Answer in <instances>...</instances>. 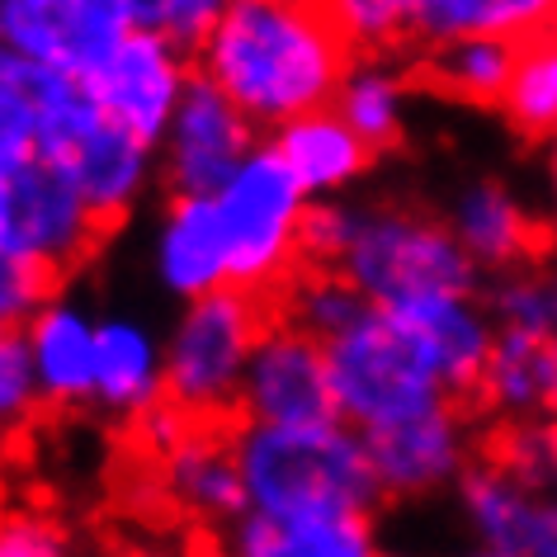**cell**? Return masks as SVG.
I'll list each match as a JSON object with an SVG mask.
<instances>
[{
    "label": "cell",
    "instance_id": "1",
    "mask_svg": "<svg viewBox=\"0 0 557 557\" xmlns=\"http://www.w3.org/2000/svg\"><path fill=\"white\" fill-rule=\"evenodd\" d=\"M355 48L312 0H232L194 48V72L246 109L260 133L336 104Z\"/></svg>",
    "mask_w": 557,
    "mask_h": 557
},
{
    "label": "cell",
    "instance_id": "2",
    "mask_svg": "<svg viewBox=\"0 0 557 557\" xmlns=\"http://www.w3.org/2000/svg\"><path fill=\"white\" fill-rule=\"evenodd\" d=\"M232 449L242 463L250 510H379V500H387L379 472H373L364 430H355L341 416L308 425L242 421L232 430Z\"/></svg>",
    "mask_w": 557,
    "mask_h": 557
},
{
    "label": "cell",
    "instance_id": "3",
    "mask_svg": "<svg viewBox=\"0 0 557 557\" xmlns=\"http://www.w3.org/2000/svg\"><path fill=\"white\" fill-rule=\"evenodd\" d=\"M38 151L58 161L104 227L133 218L161 185V151L95 100L81 76L44 72L38 90Z\"/></svg>",
    "mask_w": 557,
    "mask_h": 557
},
{
    "label": "cell",
    "instance_id": "4",
    "mask_svg": "<svg viewBox=\"0 0 557 557\" xmlns=\"http://www.w3.org/2000/svg\"><path fill=\"white\" fill-rule=\"evenodd\" d=\"M331 270H341L373 308L425 294H482V270L454 227L411 203H355V222Z\"/></svg>",
    "mask_w": 557,
    "mask_h": 557
},
{
    "label": "cell",
    "instance_id": "5",
    "mask_svg": "<svg viewBox=\"0 0 557 557\" xmlns=\"http://www.w3.org/2000/svg\"><path fill=\"white\" fill-rule=\"evenodd\" d=\"M326 359L341 421H350L364 435L411 421L421 411H435L444 401H458L444 387L435 359L401 326V317L373 308V302L326 341Z\"/></svg>",
    "mask_w": 557,
    "mask_h": 557
},
{
    "label": "cell",
    "instance_id": "6",
    "mask_svg": "<svg viewBox=\"0 0 557 557\" xmlns=\"http://www.w3.org/2000/svg\"><path fill=\"white\" fill-rule=\"evenodd\" d=\"M264 326V298L236 284L180 302L175 326L165 331V401H175L194 421L222 425L242 407L246 364Z\"/></svg>",
    "mask_w": 557,
    "mask_h": 557
},
{
    "label": "cell",
    "instance_id": "7",
    "mask_svg": "<svg viewBox=\"0 0 557 557\" xmlns=\"http://www.w3.org/2000/svg\"><path fill=\"white\" fill-rule=\"evenodd\" d=\"M222 227L232 246V284L270 298L302 264V227H308L312 194L288 171L274 143H260L236 171L213 189Z\"/></svg>",
    "mask_w": 557,
    "mask_h": 557
},
{
    "label": "cell",
    "instance_id": "8",
    "mask_svg": "<svg viewBox=\"0 0 557 557\" xmlns=\"http://www.w3.org/2000/svg\"><path fill=\"white\" fill-rule=\"evenodd\" d=\"M104 236V218L86 203L76 180L48 161L44 151L24 157L0 185V246L52 284L76 274L95 256Z\"/></svg>",
    "mask_w": 557,
    "mask_h": 557
},
{
    "label": "cell",
    "instance_id": "9",
    "mask_svg": "<svg viewBox=\"0 0 557 557\" xmlns=\"http://www.w3.org/2000/svg\"><path fill=\"white\" fill-rule=\"evenodd\" d=\"M236 411H242V421L260 425H308L341 416L326 341L288 322V317H270V326L260 331L256 350H250Z\"/></svg>",
    "mask_w": 557,
    "mask_h": 557
},
{
    "label": "cell",
    "instance_id": "10",
    "mask_svg": "<svg viewBox=\"0 0 557 557\" xmlns=\"http://www.w3.org/2000/svg\"><path fill=\"white\" fill-rule=\"evenodd\" d=\"M133 29L128 0H0V34L52 76L86 81Z\"/></svg>",
    "mask_w": 557,
    "mask_h": 557
},
{
    "label": "cell",
    "instance_id": "11",
    "mask_svg": "<svg viewBox=\"0 0 557 557\" xmlns=\"http://www.w3.org/2000/svg\"><path fill=\"white\" fill-rule=\"evenodd\" d=\"M260 147V128L213 81L194 72L185 100L157 137L165 194H213Z\"/></svg>",
    "mask_w": 557,
    "mask_h": 557
},
{
    "label": "cell",
    "instance_id": "12",
    "mask_svg": "<svg viewBox=\"0 0 557 557\" xmlns=\"http://www.w3.org/2000/svg\"><path fill=\"white\" fill-rule=\"evenodd\" d=\"M189 81H194V48L175 44V38L161 29L137 24L86 76V86L119 123H128V128H137L143 137L157 143L165 133V123H171V114L180 109V100H185Z\"/></svg>",
    "mask_w": 557,
    "mask_h": 557
},
{
    "label": "cell",
    "instance_id": "13",
    "mask_svg": "<svg viewBox=\"0 0 557 557\" xmlns=\"http://www.w3.org/2000/svg\"><path fill=\"white\" fill-rule=\"evenodd\" d=\"M472 548L486 557H557V492H539L524 478L486 458L458 478Z\"/></svg>",
    "mask_w": 557,
    "mask_h": 557
},
{
    "label": "cell",
    "instance_id": "14",
    "mask_svg": "<svg viewBox=\"0 0 557 557\" xmlns=\"http://www.w3.org/2000/svg\"><path fill=\"white\" fill-rule=\"evenodd\" d=\"M364 440L383 496L393 500L449 492L472 468V430L458 411V401H444V407L421 411L411 421L369 430Z\"/></svg>",
    "mask_w": 557,
    "mask_h": 557
},
{
    "label": "cell",
    "instance_id": "15",
    "mask_svg": "<svg viewBox=\"0 0 557 557\" xmlns=\"http://www.w3.org/2000/svg\"><path fill=\"white\" fill-rule=\"evenodd\" d=\"M151 274L175 302L232 284V246L213 194H171L151 232Z\"/></svg>",
    "mask_w": 557,
    "mask_h": 557
},
{
    "label": "cell",
    "instance_id": "16",
    "mask_svg": "<svg viewBox=\"0 0 557 557\" xmlns=\"http://www.w3.org/2000/svg\"><path fill=\"white\" fill-rule=\"evenodd\" d=\"M24 341L34 355L38 393L52 411H86L95 397V350H100V317L76 294H48L24 317Z\"/></svg>",
    "mask_w": 557,
    "mask_h": 557
},
{
    "label": "cell",
    "instance_id": "17",
    "mask_svg": "<svg viewBox=\"0 0 557 557\" xmlns=\"http://www.w3.org/2000/svg\"><path fill=\"white\" fill-rule=\"evenodd\" d=\"M157 463L161 500L189 524L203 529H227L246 510V482L236 463L232 435H218V425L199 421L180 444H171Z\"/></svg>",
    "mask_w": 557,
    "mask_h": 557
},
{
    "label": "cell",
    "instance_id": "18",
    "mask_svg": "<svg viewBox=\"0 0 557 557\" xmlns=\"http://www.w3.org/2000/svg\"><path fill=\"white\" fill-rule=\"evenodd\" d=\"M387 312L401 317V326L421 341V350L435 359L444 387L458 401L478 397L486 359H492V345H496V317L482 294H425V298L397 302Z\"/></svg>",
    "mask_w": 557,
    "mask_h": 557
},
{
    "label": "cell",
    "instance_id": "19",
    "mask_svg": "<svg viewBox=\"0 0 557 557\" xmlns=\"http://www.w3.org/2000/svg\"><path fill=\"white\" fill-rule=\"evenodd\" d=\"M165 401V336L123 312L100 317V350H95V397L90 411L119 425Z\"/></svg>",
    "mask_w": 557,
    "mask_h": 557
},
{
    "label": "cell",
    "instance_id": "20",
    "mask_svg": "<svg viewBox=\"0 0 557 557\" xmlns=\"http://www.w3.org/2000/svg\"><path fill=\"white\" fill-rule=\"evenodd\" d=\"M227 548L242 557H369L379 553L373 510L264 515L242 510L227 524Z\"/></svg>",
    "mask_w": 557,
    "mask_h": 557
},
{
    "label": "cell",
    "instance_id": "21",
    "mask_svg": "<svg viewBox=\"0 0 557 557\" xmlns=\"http://www.w3.org/2000/svg\"><path fill=\"white\" fill-rule=\"evenodd\" d=\"M444 222L454 227L468 256L478 260L482 274H506L515 264L534 260L539 222L520 194L496 175H478L468 185H458L449 208H444Z\"/></svg>",
    "mask_w": 557,
    "mask_h": 557
},
{
    "label": "cell",
    "instance_id": "22",
    "mask_svg": "<svg viewBox=\"0 0 557 557\" xmlns=\"http://www.w3.org/2000/svg\"><path fill=\"white\" fill-rule=\"evenodd\" d=\"M270 143L278 147V157L288 161V171L302 180V189L312 199H341V194H350L373 171V161H379V147H369L345 123L336 104H322V109L288 119L284 128L270 133Z\"/></svg>",
    "mask_w": 557,
    "mask_h": 557
},
{
    "label": "cell",
    "instance_id": "23",
    "mask_svg": "<svg viewBox=\"0 0 557 557\" xmlns=\"http://www.w3.org/2000/svg\"><path fill=\"white\" fill-rule=\"evenodd\" d=\"M557 24V0H407V48L435 52L454 38H534Z\"/></svg>",
    "mask_w": 557,
    "mask_h": 557
},
{
    "label": "cell",
    "instance_id": "24",
    "mask_svg": "<svg viewBox=\"0 0 557 557\" xmlns=\"http://www.w3.org/2000/svg\"><path fill=\"white\" fill-rule=\"evenodd\" d=\"M482 407L500 421H529V416H557V364H553V336L534 331L496 326V345L486 359Z\"/></svg>",
    "mask_w": 557,
    "mask_h": 557
},
{
    "label": "cell",
    "instance_id": "25",
    "mask_svg": "<svg viewBox=\"0 0 557 557\" xmlns=\"http://www.w3.org/2000/svg\"><path fill=\"white\" fill-rule=\"evenodd\" d=\"M411 76L393 62V52H355L350 72L336 90V109L369 147H397L407 137Z\"/></svg>",
    "mask_w": 557,
    "mask_h": 557
},
{
    "label": "cell",
    "instance_id": "26",
    "mask_svg": "<svg viewBox=\"0 0 557 557\" xmlns=\"http://www.w3.org/2000/svg\"><path fill=\"white\" fill-rule=\"evenodd\" d=\"M515 58H520L515 38L478 34V38H454V44L425 52V72L435 81V90L458 104H496L500 109Z\"/></svg>",
    "mask_w": 557,
    "mask_h": 557
},
{
    "label": "cell",
    "instance_id": "27",
    "mask_svg": "<svg viewBox=\"0 0 557 557\" xmlns=\"http://www.w3.org/2000/svg\"><path fill=\"white\" fill-rule=\"evenodd\" d=\"M500 114L524 137H557V24L520 44L510 86L500 95Z\"/></svg>",
    "mask_w": 557,
    "mask_h": 557
},
{
    "label": "cell",
    "instance_id": "28",
    "mask_svg": "<svg viewBox=\"0 0 557 557\" xmlns=\"http://www.w3.org/2000/svg\"><path fill=\"white\" fill-rule=\"evenodd\" d=\"M364 308H369V298L341 270H326V264H302L278 288V317H288V322H298L302 331H312L322 341L345 331Z\"/></svg>",
    "mask_w": 557,
    "mask_h": 557
},
{
    "label": "cell",
    "instance_id": "29",
    "mask_svg": "<svg viewBox=\"0 0 557 557\" xmlns=\"http://www.w3.org/2000/svg\"><path fill=\"white\" fill-rule=\"evenodd\" d=\"M486 308H492L496 326L557 336V264L524 260L515 270L496 274L492 288H486Z\"/></svg>",
    "mask_w": 557,
    "mask_h": 557
},
{
    "label": "cell",
    "instance_id": "30",
    "mask_svg": "<svg viewBox=\"0 0 557 557\" xmlns=\"http://www.w3.org/2000/svg\"><path fill=\"white\" fill-rule=\"evenodd\" d=\"M38 407H44V393H38L24 326H0V440L29 430Z\"/></svg>",
    "mask_w": 557,
    "mask_h": 557
},
{
    "label": "cell",
    "instance_id": "31",
    "mask_svg": "<svg viewBox=\"0 0 557 557\" xmlns=\"http://www.w3.org/2000/svg\"><path fill=\"white\" fill-rule=\"evenodd\" d=\"M355 52H393L407 44V0H322Z\"/></svg>",
    "mask_w": 557,
    "mask_h": 557
},
{
    "label": "cell",
    "instance_id": "32",
    "mask_svg": "<svg viewBox=\"0 0 557 557\" xmlns=\"http://www.w3.org/2000/svg\"><path fill=\"white\" fill-rule=\"evenodd\" d=\"M496 458L515 478H524L539 492H557V416H529L515 421L500 440Z\"/></svg>",
    "mask_w": 557,
    "mask_h": 557
},
{
    "label": "cell",
    "instance_id": "33",
    "mask_svg": "<svg viewBox=\"0 0 557 557\" xmlns=\"http://www.w3.org/2000/svg\"><path fill=\"white\" fill-rule=\"evenodd\" d=\"M72 548L62 520L34 506H10L0 510V557H62Z\"/></svg>",
    "mask_w": 557,
    "mask_h": 557
},
{
    "label": "cell",
    "instance_id": "34",
    "mask_svg": "<svg viewBox=\"0 0 557 557\" xmlns=\"http://www.w3.org/2000/svg\"><path fill=\"white\" fill-rule=\"evenodd\" d=\"M48 294H52V278L0 246V326H24V317Z\"/></svg>",
    "mask_w": 557,
    "mask_h": 557
},
{
    "label": "cell",
    "instance_id": "35",
    "mask_svg": "<svg viewBox=\"0 0 557 557\" xmlns=\"http://www.w3.org/2000/svg\"><path fill=\"white\" fill-rule=\"evenodd\" d=\"M232 0H157L147 29L171 34L175 44H185V48H199V38L222 20V10Z\"/></svg>",
    "mask_w": 557,
    "mask_h": 557
},
{
    "label": "cell",
    "instance_id": "36",
    "mask_svg": "<svg viewBox=\"0 0 557 557\" xmlns=\"http://www.w3.org/2000/svg\"><path fill=\"white\" fill-rule=\"evenodd\" d=\"M548 236L557 246V137H548Z\"/></svg>",
    "mask_w": 557,
    "mask_h": 557
},
{
    "label": "cell",
    "instance_id": "37",
    "mask_svg": "<svg viewBox=\"0 0 557 557\" xmlns=\"http://www.w3.org/2000/svg\"><path fill=\"white\" fill-rule=\"evenodd\" d=\"M553 364H557V336H553Z\"/></svg>",
    "mask_w": 557,
    "mask_h": 557
},
{
    "label": "cell",
    "instance_id": "38",
    "mask_svg": "<svg viewBox=\"0 0 557 557\" xmlns=\"http://www.w3.org/2000/svg\"><path fill=\"white\" fill-rule=\"evenodd\" d=\"M312 5H322V0H312Z\"/></svg>",
    "mask_w": 557,
    "mask_h": 557
}]
</instances>
